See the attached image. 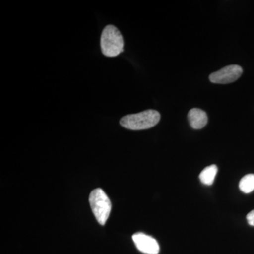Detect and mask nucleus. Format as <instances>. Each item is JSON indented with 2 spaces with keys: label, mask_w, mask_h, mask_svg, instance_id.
I'll return each mask as SVG.
<instances>
[{
  "label": "nucleus",
  "mask_w": 254,
  "mask_h": 254,
  "mask_svg": "<svg viewBox=\"0 0 254 254\" xmlns=\"http://www.w3.org/2000/svg\"><path fill=\"white\" fill-rule=\"evenodd\" d=\"M160 120V114L155 110H148L141 113L132 114L123 117L120 125L127 129L138 131L148 129L158 125Z\"/></svg>",
  "instance_id": "1"
},
{
  "label": "nucleus",
  "mask_w": 254,
  "mask_h": 254,
  "mask_svg": "<svg viewBox=\"0 0 254 254\" xmlns=\"http://www.w3.org/2000/svg\"><path fill=\"white\" fill-rule=\"evenodd\" d=\"M102 53L108 58H115L124 51L123 35L113 25H108L103 29L100 38Z\"/></svg>",
  "instance_id": "2"
},
{
  "label": "nucleus",
  "mask_w": 254,
  "mask_h": 254,
  "mask_svg": "<svg viewBox=\"0 0 254 254\" xmlns=\"http://www.w3.org/2000/svg\"><path fill=\"white\" fill-rule=\"evenodd\" d=\"M89 203L97 221L100 225H105L109 218L112 204L104 190L101 189L92 190L89 196Z\"/></svg>",
  "instance_id": "3"
},
{
  "label": "nucleus",
  "mask_w": 254,
  "mask_h": 254,
  "mask_svg": "<svg viewBox=\"0 0 254 254\" xmlns=\"http://www.w3.org/2000/svg\"><path fill=\"white\" fill-rule=\"evenodd\" d=\"M242 73L243 69L239 65H229L211 73L209 79L213 83L227 84L236 81L242 76Z\"/></svg>",
  "instance_id": "4"
},
{
  "label": "nucleus",
  "mask_w": 254,
  "mask_h": 254,
  "mask_svg": "<svg viewBox=\"0 0 254 254\" xmlns=\"http://www.w3.org/2000/svg\"><path fill=\"white\" fill-rule=\"evenodd\" d=\"M133 242L142 253L145 254H158L160 252V247L158 242L153 237L138 232L132 236Z\"/></svg>",
  "instance_id": "5"
},
{
  "label": "nucleus",
  "mask_w": 254,
  "mask_h": 254,
  "mask_svg": "<svg viewBox=\"0 0 254 254\" xmlns=\"http://www.w3.org/2000/svg\"><path fill=\"white\" fill-rule=\"evenodd\" d=\"M188 120L190 127L194 129H201L208 124L206 113L198 108H193L189 112Z\"/></svg>",
  "instance_id": "6"
},
{
  "label": "nucleus",
  "mask_w": 254,
  "mask_h": 254,
  "mask_svg": "<svg viewBox=\"0 0 254 254\" xmlns=\"http://www.w3.org/2000/svg\"><path fill=\"white\" fill-rule=\"evenodd\" d=\"M217 173H218V167L216 165H212L206 167L200 173L199 179L200 182L205 185H213Z\"/></svg>",
  "instance_id": "7"
},
{
  "label": "nucleus",
  "mask_w": 254,
  "mask_h": 254,
  "mask_svg": "<svg viewBox=\"0 0 254 254\" xmlns=\"http://www.w3.org/2000/svg\"><path fill=\"white\" fill-rule=\"evenodd\" d=\"M239 187L243 193H250L253 191L254 190V174H249V175H245L240 180Z\"/></svg>",
  "instance_id": "8"
},
{
  "label": "nucleus",
  "mask_w": 254,
  "mask_h": 254,
  "mask_svg": "<svg viewBox=\"0 0 254 254\" xmlns=\"http://www.w3.org/2000/svg\"><path fill=\"white\" fill-rule=\"evenodd\" d=\"M247 220L249 225L254 226V210L248 213L247 215Z\"/></svg>",
  "instance_id": "9"
}]
</instances>
